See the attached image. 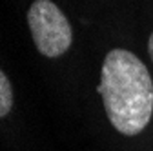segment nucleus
Wrapping results in <instances>:
<instances>
[{
  "instance_id": "f257e3e1",
  "label": "nucleus",
  "mask_w": 153,
  "mask_h": 151,
  "mask_svg": "<svg viewBox=\"0 0 153 151\" xmlns=\"http://www.w3.org/2000/svg\"><path fill=\"white\" fill-rule=\"evenodd\" d=\"M99 93L109 124L120 135L146 129L153 115V80L148 67L128 49H111L102 62Z\"/></svg>"
},
{
  "instance_id": "f03ea898",
  "label": "nucleus",
  "mask_w": 153,
  "mask_h": 151,
  "mask_svg": "<svg viewBox=\"0 0 153 151\" xmlns=\"http://www.w3.org/2000/svg\"><path fill=\"white\" fill-rule=\"evenodd\" d=\"M27 24L35 47L48 58L64 55L71 42L73 31L68 16L51 0H35L27 11Z\"/></svg>"
},
{
  "instance_id": "7ed1b4c3",
  "label": "nucleus",
  "mask_w": 153,
  "mask_h": 151,
  "mask_svg": "<svg viewBox=\"0 0 153 151\" xmlns=\"http://www.w3.org/2000/svg\"><path fill=\"white\" fill-rule=\"evenodd\" d=\"M13 107V89L7 75L0 73V117H6Z\"/></svg>"
},
{
  "instance_id": "20e7f679",
  "label": "nucleus",
  "mask_w": 153,
  "mask_h": 151,
  "mask_svg": "<svg viewBox=\"0 0 153 151\" xmlns=\"http://www.w3.org/2000/svg\"><path fill=\"white\" fill-rule=\"evenodd\" d=\"M148 53H149V58L153 62V33L149 35V40H148Z\"/></svg>"
}]
</instances>
